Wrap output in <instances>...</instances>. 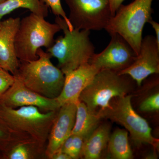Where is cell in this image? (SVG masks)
Listing matches in <instances>:
<instances>
[{
    "label": "cell",
    "mask_w": 159,
    "mask_h": 159,
    "mask_svg": "<svg viewBox=\"0 0 159 159\" xmlns=\"http://www.w3.org/2000/svg\"><path fill=\"white\" fill-rule=\"evenodd\" d=\"M38 58L31 61H20L16 74L17 77L28 88L50 99L59 96L64 84V74L51 61L52 56L39 48Z\"/></svg>",
    "instance_id": "cell-1"
},
{
    "label": "cell",
    "mask_w": 159,
    "mask_h": 159,
    "mask_svg": "<svg viewBox=\"0 0 159 159\" xmlns=\"http://www.w3.org/2000/svg\"><path fill=\"white\" fill-rule=\"evenodd\" d=\"M57 23L63 31L47 52L58 61V68L65 74L89 62L95 54V47L90 39L88 30H69L65 21L56 16Z\"/></svg>",
    "instance_id": "cell-2"
},
{
    "label": "cell",
    "mask_w": 159,
    "mask_h": 159,
    "mask_svg": "<svg viewBox=\"0 0 159 159\" xmlns=\"http://www.w3.org/2000/svg\"><path fill=\"white\" fill-rule=\"evenodd\" d=\"M61 30L57 23H51L45 18L31 13L20 19L15 39V48L20 61H31L38 58L37 51L51 48L54 37Z\"/></svg>",
    "instance_id": "cell-3"
},
{
    "label": "cell",
    "mask_w": 159,
    "mask_h": 159,
    "mask_svg": "<svg viewBox=\"0 0 159 159\" xmlns=\"http://www.w3.org/2000/svg\"><path fill=\"white\" fill-rule=\"evenodd\" d=\"M153 0H134L127 5L122 4L112 16L105 30L109 34L121 35L139 54L144 26L152 20Z\"/></svg>",
    "instance_id": "cell-4"
},
{
    "label": "cell",
    "mask_w": 159,
    "mask_h": 159,
    "mask_svg": "<svg viewBox=\"0 0 159 159\" xmlns=\"http://www.w3.org/2000/svg\"><path fill=\"white\" fill-rule=\"evenodd\" d=\"M129 76L109 70H100L80 94V101L93 112L110 107L115 98L127 95L132 88Z\"/></svg>",
    "instance_id": "cell-5"
},
{
    "label": "cell",
    "mask_w": 159,
    "mask_h": 159,
    "mask_svg": "<svg viewBox=\"0 0 159 159\" xmlns=\"http://www.w3.org/2000/svg\"><path fill=\"white\" fill-rule=\"evenodd\" d=\"M57 111L44 112L33 106L12 108L0 103V118L8 126L43 145L48 141Z\"/></svg>",
    "instance_id": "cell-6"
},
{
    "label": "cell",
    "mask_w": 159,
    "mask_h": 159,
    "mask_svg": "<svg viewBox=\"0 0 159 159\" xmlns=\"http://www.w3.org/2000/svg\"><path fill=\"white\" fill-rule=\"evenodd\" d=\"M132 96L116 98V101L104 110L98 111L102 118L111 119L121 124L130 133L131 138L137 145L149 144L158 146V139L153 137L152 129L145 119L134 110L132 106Z\"/></svg>",
    "instance_id": "cell-7"
},
{
    "label": "cell",
    "mask_w": 159,
    "mask_h": 159,
    "mask_svg": "<svg viewBox=\"0 0 159 159\" xmlns=\"http://www.w3.org/2000/svg\"><path fill=\"white\" fill-rule=\"evenodd\" d=\"M70 9L69 21L74 29L100 31L112 16L108 0H64Z\"/></svg>",
    "instance_id": "cell-8"
},
{
    "label": "cell",
    "mask_w": 159,
    "mask_h": 159,
    "mask_svg": "<svg viewBox=\"0 0 159 159\" xmlns=\"http://www.w3.org/2000/svg\"><path fill=\"white\" fill-rule=\"evenodd\" d=\"M108 46L99 54H94L89 61L99 70H109L119 72L134 62L137 54L130 45L118 33L110 34Z\"/></svg>",
    "instance_id": "cell-9"
},
{
    "label": "cell",
    "mask_w": 159,
    "mask_h": 159,
    "mask_svg": "<svg viewBox=\"0 0 159 159\" xmlns=\"http://www.w3.org/2000/svg\"><path fill=\"white\" fill-rule=\"evenodd\" d=\"M159 73V46L155 37L148 35L142 39L139 54L129 66L119 72L127 75L140 86L143 80Z\"/></svg>",
    "instance_id": "cell-10"
},
{
    "label": "cell",
    "mask_w": 159,
    "mask_h": 159,
    "mask_svg": "<svg viewBox=\"0 0 159 159\" xmlns=\"http://www.w3.org/2000/svg\"><path fill=\"white\" fill-rule=\"evenodd\" d=\"M14 78L13 84L0 98V103L12 108L33 106L44 112L58 111L61 107L56 98L41 96L27 87L17 77Z\"/></svg>",
    "instance_id": "cell-11"
},
{
    "label": "cell",
    "mask_w": 159,
    "mask_h": 159,
    "mask_svg": "<svg viewBox=\"0 0 159 159\" xmlns=\"http://www.w3.org/2000/svg\"><path fill=\"white\" fill-rule=\"evenodd\" d=\"M77 104L67 103L61 106L52 124L46 146L48 159L59 150L63 142L72 134L76 119Z\"/></svg>",
    "instance_id": "cell-12"
},
{
    "label": "cell",
    "mask_w": 159,
    "mask_h": 159,
    "mask_svg": "<svg viewBox=\"0 0 159 159\" xmlns=\"http://www.w3.org/2000/svg\"><path fill=\"white\" fill-rule=\"evenodd\" d=\"M99 70L88 62L64 74L63 87L59 96L56 98L60 107L67 103L77 104L82 91Z\"/></svg>",
    "instance_id": "cell-13"
},
{
    "label": "cell",
    "mask_w": 159,
    "mask_h": 159,
    "mask_svg": "<svg viewBox=\"0 0 159 159\" xmlns=\"http://www.w3.org/2000/svg\"><path fill=\"white\" fill-rule=\"evenodd\" d=\"M20 21L19 17H10L1 21L0 26V67L12 75L16 74L19 65L15 39Z\"/></svg>",
    "instance_id": "cell-14"
},
{
    "label": "cell",
    "mask_w": 159,
    "mask_h": 159,
    "mask_svg": "<svg viewBox=\"0 0 159 159\" xmlns=\"http://www.w3.org/2000/svg\"><path fill=\"white\" fill-rule=\"evenodd\" d=\"M110 126L103 123L99 125L84 141L81 157L85 159L100 158L108 145L110 137Z\"/></svg>",
    "instance_id": "cell-15"
},
{
    "label": "cell",
    "mask_w": 159,
    "mask_h": 159,
    "mask_svg": "<svg viewBox=\"0 0 159 159\" xmlns=\"http://www.w3.org/2000/svg\"><path fill=\"white\" fill-rule=\"evenodd\" d=\"M102 118L99 111H91L85 103L79 100L77 103L76 119L71 134L80 136L84 140L97 128Z\"/></svg>",
    "instance_id": "cell-16"
},
{
    "label": "cell",
    "mask_w": 159,
    "mask_h": 159,
    "mask_svg": "<svg viewBox=\"0 0 159 159\" xmlns=\"http://www.w3.org/2000/svg\"><path fill=\"white\" fill-rule=\"evenodd\" d=\"M34 141L28 134L10 128L0 118V159H5L9 151L17 144Z\"/></svg>",
    "instance_id": "cell-17"
},
{
    "label": "cell",
    "mask_w": 159,
    "mask_h": 159,
    "mask_svg": "<svg viewBox=\"0 0 159 159\" xmlns=\"http://www.w3.org/2000/svg\"><path fill=\"white\" fill-rule=\"evenodd\" d=\"M20 8L29 9L31 13L44 18L48 13V7L41 0H6L0 4V22L3 16Z\"/></svg>",
    "instance_id": "cell-18"
},
{
    "label": "cell",
    "mask_w": 159,
    "mask_h": 159,
    "mask_svg": "<svg viewBox=\"0 0 159 159\" xmlns=\"http://www.w3.org/2000/svg\"><path fill=\"white\" fill-rule=\"evenodd\" d=\"M108 150L112 158L132 159L133 153L128 140V133L124 129H118L110 137Z\"/></svg>",
    "instance_id": "cell-19"
},
{
    "label": "cell",
    "mask_w": 159,
    "mask_h": 159,
    "mask_svg": "<svg viewBox=\"0 0 159 159\" xmlns=\"http://www.w3.org/2000/svg\"><path fill=\"white\" fill-rule=\"evenodd\" d=\"M46 145L36 141L22 142L14 146L5 159H34L46 157Z\"/></svg>",
    "instance_id": "cell-20"
},
{
    "label": "cell",
    "mask_w": 159,
    "mask_h": 159,
    "mask_svg": "<svg viewBox=\"0 0 159 159\" xmlns=\"http://www.w3.org/2000/svg\"><path fill=\"white\" fill-rule=\"evenodd\" d=\"M84 141L82 137L71 134L63 142L59 151L67 154L72 159H79L81 157Z\"/></svg>",
    "instance_id": "cell-21"
},
{
    "label": "cell",
    "mask_w": 159,
    "mask_h": 159,
    "mask_svg": "<svg viewBox=\"0 0 159 159\" xmlns=\"http://www.w3.org/2000/svg\"><path fill=\"white\" fill-rule=\"evenodd\" d=\"M51 9L52 13L56 16H60L65 21L69 30L72 31L74 29L69 21L68 17L66 14L61 6V0H41Z\"/></svg>",
    "instance_id": "cell-22"
},
{
    "label": "cell",
    "mask_w": 159,
    "mask_h": 159,
    "mask_svg": "<svg viewBox=\"0 0 159 159\" xmlns=\"http://www.w3.org/2000/svg\"><path fill=\"white\" fill-rule=\"evenodd\" d=\"M139 109L142 112L154 111L159 109V94H152L141 103Z\"/></svg>",
    "instance_id": "cell-23"
},
{
    "label": "cell",
    "mask_w": 159,
    "mask_h": 159,
    "mask_svg": "<svg viewBox=\"0 0 159 159\" xmlns=\"http://www.w3.org/2000/svg\"><path fill=\"white\" fill-rule=\"evenodd\" d=\"M14 79L13 75L0 68V98L12 85Z\"/></svg>",
    "instance_id": "cell-24"
},
{
    "label": "cell",
    "mask_w": 159,
    "mask_h": 159,
    "mask_svg": "<svg viewBox=\"0 0 159 159\" xmlns=\"http://www.w3.org/2000/svg\"><path fill=\"white\" fill-rule=\"evenodd\" d=\"M124 1V0H108L112 16L116 14V11L122 5Z\"/></svg>",
    "instance_id": "cell-25"
},
{
    "label": "cell",
    "mask_w": 159,
    "mask_h": 159,
    "mask_svg": "<svg viewBox=\"0 0 159 159\" xmlns=\"http://www.w3.org/2000/svg\"><path fill=\"white\" fill-rule=\"evenodd\" d=\"M148 23L151 24L154 30L156 35V37H155L156 40L157 44L159 46V24L152 19Z\"/></svg>",
    "instance_id": "cell-26"
},
{
    "label": "cell",
    "mask_w": 159,
    "mask_h": 159,
    "mask_svg": "<svg viewBox=\"0 0 159 159\" xmlns=\"http://www.w3.org/2000/svg\"><path fill=\"white\" fill-rule=\"evenodd\" d=\"M51 159H72L67 154L58 151L54 154Z\"/></svg>",
    "instance_id": "cell-27"
},
{
    "label": "cell",
    "mask_w": 159,
    "mask_h": 159,
    "mask_svg": "<svg viewBox=\"0 0 159 159\" xmlns=\"http://www.w3.org/2000/svg\"><path fill=\"white\" fill-rule=\"evenodd\" d=\"M5 1H6V0H0V4H1V3L5 2Z\"/></svg>",
    "instance_id": "cell-28"
},
{
    "label": "cell",
    "mask_w": 159,
    "mask_h": 159,
    "mask_svg": "<svg viewBox=\"0 0 159 159\" xmlns=\"http://www.w3.org/2000/svg\"><path fill=\"white\" fill-rule=\"evenodd\" d=\"M0 26H1V22H0Z\"/></svg>",
    "instance_id": "cell-29"
},
{
    "label": "cell",
    "mask_w": 159,
    "mask_h": 159,
    "mask_svg": "<svg viewBox=\"0 0 159 159\" xmlns=\"http://www.w3.org/2000/svg\"><path fill=\"white\" fill-rule=\"evenodd\" d=\"M0 68H1V67H0Z\"/></svg>",
    "instance_id": "cell-30"
}]
</instances>
